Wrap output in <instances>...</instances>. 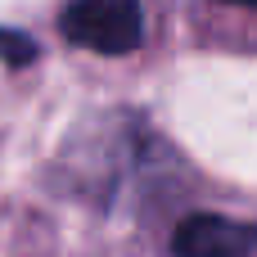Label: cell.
<instances>
[{"label": "cell", "mask_w": 257, "mask_h": 257, "mask_svg": "<svg viewBox=\"0 0 257 257\" xmlns=\"http://www.w3.org/2000/svg\"><path fill=\"white\" fill-rule=\"evenodd\" d=\"M59 32L95 54H131L145 41V9L140 0H68Z\"/></svg>", "instance_id": "6da1fadb"}, {"label": "cell", "mask_w": 257, "mask_h": 257, "mask_svg": "<svg viewBox=\"0 0 257 257\" xmlns=\"http://www.w3.org/2000/svg\"><path fill=\"white\" fill-rule=\"evenodd\" d=\"M257 226L221 212H190L172 230V257H253Z\"/></svg>", "instance_id": "7a4b0ae2"}, {"label": "cell", "mask_w": 257, "mask_h": 257, "mask_svg": "<svg viewBox=\"0 0 257 257\" xmlns=\"http://www.w3.org/2000/svg\"><path fill=\"white\" fill-rule=\"evenodd\" d=\"M0 59L5 63H32L36 59V41H27L18 32H0Z\"/></svg>", "instance_id": "3957f363"}, {"label": "cell", "mask_w": 257, "mask_h": 257, "mask_svg": "<svg viewBox=\"0 0 257 257\" xmlns=\"http://www.w3.org/2000/svg\"><path fill=\"white\" fill-rule=\"evenodd\" d=\"M226 5H244V9H257V0H226Z\"/></svg>", "instance_id": "277c9868"}]
</instances>
